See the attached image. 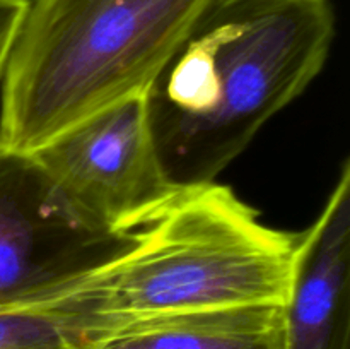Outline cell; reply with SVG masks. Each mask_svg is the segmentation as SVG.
<instances>
[{
    "label": "cell",
    "instance_id": "cell-8",
    "mask_svg": "<svg viewBox=\"0 0 350 349\" xmlns=\"http://www.w3.org/2000/svg\"><path fill=\"white\" fill-rule=\"evenodd\" d=\"M99 332L53 307L0 310V349H99Z\"/></svg>",
    "mask_w": 350,
    "mask_h": 349
},
{
    "label": "cell",
    "instance_id": "cell-1",
    "mask_svg": "<svg viewBox=\"0 0 350 349\" xmlns=\"http://www.w3.org/2000/svg\"><path fill=\"white\" fill-rule=\"evenodd\" d=\"M332 0H214L144 91L176 188L215 181L323 70Z\"/></svg>",
    "mask_w": 350,
    "mask_h": 349
},
{
    "label": "cell",
    "instance_id": "cell-3",
    "mask_svg": "<svg viewBox=\"0 0 350 349\" xmlns=\"http://www.w3.org/2000/svg\"><path fill=\"white\" fill-rule=\"evenodd\" d=\"M214 0H29L7 62L0 147L33 153L142 94Z\"/></svg>",
    "mask_w": 350,
    "mask_h": 349
},
{
    "label": "cell",
    "instance_id": "cell-5",
    "mask_svg": "<svg viewBox=\"0 0 350 349\" xmlns=\"http://www.w3.org/2000/svg\"><path fill=\"white\" fill-rule=\"evenodd\" d=\"M44 173L79 209L120 231H137L176 198L142 94L92 113L33 151Z\"/></svg>",
    "mask_w": 350,
    "mask_h": 349
},
{
    "label": "cell",
    "instance_id": "cell-9",
    "mask_svg": "<svg viewBox=\"0 0 350 349\" xmlns=\"http://www.w3.org/2000/svg\"><path fill=\"white\" fill-rule=\"evenodd\" d=\"M29 0H0V82Z\"/></svg>",
    "mask_w": 350,
    "mask_h": 349
},
{
    "label": "cell",
    "instance_id": "cell-2",
    "mask_svg": "<svg viewBox=\"0 0 350 349\" xmlns=\"http://www.w3.org/2000/svg\"><path fill=\"white\" fill-rule=\"evenodd\" d=\"M297 235L267 226L217 181L183 188L125 255L41 307L67 311L108 339L157 315L284 303Z\"/></svg>",
    "mask_w": 350,
    "mask_h": 349
},
{
    "label": "cell",
    "instance_id": "cell-7",
    "mask_svg": "<svg viewBox=\"0 0 350 349\" xmlns=\"http://www.w3.org/2000/svg\"><path fill=\"white\" fill-rule=\"evenodd\" d=\"M99 349H284V303L200 308L142 318Z\"/></svg>",
    "mask_w": 350,
    "mask_h": 349
},
{
    "label": "cell",
    "instance_id": "cell-4",
    "mask_svg": "<svg viewBox=\"0 0 350 349\" xmlns=\"http://www.w3.org/2000/svg\"><path fill=\"white\" fill-rule=\"evenodd\" d=\"M140 229L99 224L62 194L33 154L0 147V310L55 300L125 255Z\"/></svg>",
    "mask_w": 350,
    "mask_h": 349
},
{
    "label": "cell",
    "instance_id": "cell-6",
    "mask_svg": "<svg viewBox=\"0 0 350 349\" xmlns=\"http://www.w3.org/2000/svg\"><path fill=\"white\" fill-rule=\"evenodd\" d=\"M284 349H350V163L297 235L284 300Z\"/></svg>",
    "mask_w": 350,
    "mask_h": 349
}]
</instances>
